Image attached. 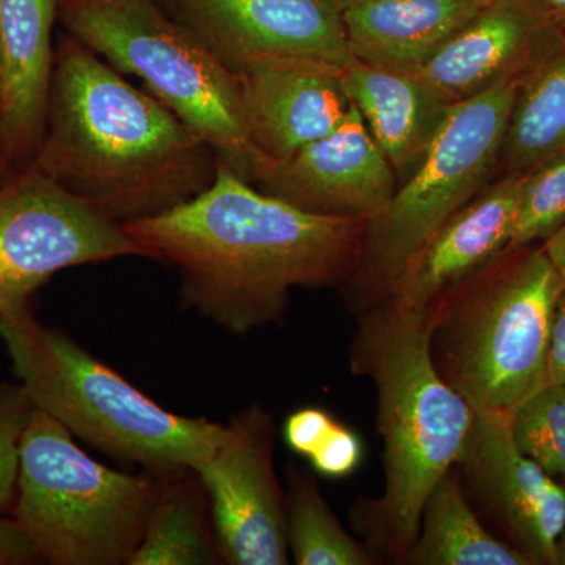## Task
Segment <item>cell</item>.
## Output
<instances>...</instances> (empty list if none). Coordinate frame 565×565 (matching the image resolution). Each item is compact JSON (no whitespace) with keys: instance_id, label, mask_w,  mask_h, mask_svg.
<instances>
[{"instance_id":"6da1fadb","label":"cell","mask_w":565,"mask_h":565,"mask_svg":"<svg viewBox=\"0 0 565 565\" xmlns=\"http://www.w3.org/2000/svg\"><path fill=\"white\" fill-rule=\"evenodd\" d=\"M366 223L294 206L218 159L206 191L122 226L143 256L178 270L182 308L247 334L282 321L292 289L344 286Z\"/></svg>"},{"instance_id":"7a4b0ae2","label":"cell","mask_w":565,"mask_h":565,"mask_svg":"<svg viewBox=\"0 0 565 565\" xmlns=\"http://www.w3.org/2000/svg\"><path fill=\"white\" fill-rule=\"evenodd\" d=\"M217 163L211 145L150 92L73 36L58 44L35 169L126 225L195 199Z\"/></svg>"},{"instance_id":"3957f363","label":"cell","mask_w":565,"mask_h":565,"mask_svg":"<svg viewBox=\"0 0 565 565\" xmlns=\"http://www.w3.org/2000/svg\"><path fill=\"white\" fill-rule=\"evenodd\" d=\"M360 315L351 367L374 384L385 468L384 493L360 509V523L377 550L403 563L427 498L462 462L475 411L435 364L434 307L405 310L386 300Z\"/></svg>"},{"instance_id":"277c9868","label":"cell","mask_w":565,"mask_h":565,"mask_svg":"<svg viewBox=\"0 0 565 565\" xmlns=\"http://www.w3.org/2000/svg\"><path fill=\"white\" fill-rule=\"evenodd\" d=\"M0 338L33 407L76 438L158 478L195 471L225 424L167 411L29 305L0 313Z\"/></svg>"},{"instance_id":"5b68a950","label":"cell","mask_w":565,"mask_h":565,"mask_svg":"<svg viewBox=\"0 0 565 565\" xmlns=\"http://www.w3.org/2000/svg\"><path fill=\"white\" fill-rule=\"evenodd\" d=\"M564 286L542 244L527 245L501 253L434 305L435 364L475 411L511 418L548 384Z\"/></svg>"},{"instance_id":"8992f818","label":"cell","mask_w":565,"mask_h":565,"mask_svg":"<svg viewBox=\"0 0 565 565\" xmlns=\"http://www.w3.org/2000/svg\"><path fill=\"white\" fill-rule=\"evenodd\" d=\"M35 408L22 435L14 522L36 555L57 565H129L161 497L163 478L96 462Z\"/></svg>"},{"instance_id":"52a82bcc","label":"cell","mask_w":565,"mask_h":565,"mask_svg":"<svg viewBox=\"0 0 565 565\" xmlns=\"http://www.w3.org/2000/svg\"><path fill=\"white\" fill-rule=\"evenodd\" d=\"M70 36L143 82L192 126L234 172L250 181L259 158L245 128L236 74L154 0H61Z\"/></svg>"},{"instance_id":"ba28073f","label":"cell","mask_w":565,"mask_h":565,"mask_svg":"<svg viewBox=\"0 0 565 565\" xmlns=\"http://www.w3.org/2000/svg\"><path fill=\"white\" fill-rule=\"evenodd\" d=\"M520 84L501 82L449 110L414 173L366 223L359 263L343 286L352 311L363 313L385 302L430 237L497 178L505 122Z\"/></svg>"},{"instance_id":"9c48e42d","label":"cell","mask_w":565,"mask_h":565,"mask_svg":"<svg viewBox=\"0 0 565 565\" xmlns=\"http://www.w3.org/2000/svg\"><path fill=\"white\" fill-rule=\"evenodd\" d=\"M143 256L121 223L32 166L0 188V313L29 305L55 274Z\"/></svg>"},{"instance_id":"30bf717a","label":"cell","mask_w":565,"mask_h":565,"mask_svg":"<svg viewBox=\"0 0 565 565\" xmlns=\"http://www.w3.org/2000/svg\"><path fill=\"white\" fill-rule=\"evenodd\" d=\"M273 419L248 405L225 424L221 444L196 467L222 563H289L288 508L273 460Z\"/></svg>"},{"instance_id":"8fae6325","label":"cell","mask_w":565,"mask_h":565,"mask_svg":"<svg viewBox=\"0 0 565 565\" xmlns=\"http://www.w3.org/2000/svg\"><path fill=\"white\" fill-rule=\"evenodd\" d=\"M173 18L230 70L264 57L353 61L330 0H169Z\"/></svg>"},{"instance_id":"7c38bea8","label":"cell","mask_w":565,"mask_h":565,"mask_svg":"<svg viewBox=\"0 0 565 565\" xmlns=\"http://www.w3.org/2000/svg\"><path fill=\"white\" fill-rule=\"evenodd\" d=\"M564 39L545 0H487L416 74L456 106L501 82L525 81Z\"/></svg>"},{"instance_id":"4fadbf2b","label":"cell","mask_w":565,"mask_h":565,"mask_svg":"<svg viewBox=\"0 0 565 565\" xmlns=\"http://www.w3.org/2000/svg\"><path fill=\"white\" fill-rule=\"evenodd\" d=\"M250 182L305 211L367 222L397 189L388 159L353 104L332 132L288 159L263 163Z\"/></svg>"},{"instance_id":"5bb4252c","label":"cell","mask_w":565,"mask_h":565,"mask_svg":"<svg viewBox=\"0 0 565 565\" xmlns=\"http://www.w3.org/2000/svg\"><path fill=\"white\" fill-rule=\"evenodd\" d=\"M341 68L319 58L286 55L256 58L234 70L259 167L288 159L343 122L352 103Z\"/></svg>"},{"instance_id":"9a60e30c","label":"cell","mask_w":565,"mask_h":565,"mask_svg":"<svg viewBox=\"0 0 565 565\" xmlns=\"http://www.w3.org/2000/svg\"><path fill=\"white\" fill-rule=\"evenodd\" d=\"M475 411V408H473ZM476 492L533 564L556 565L565 486L520 451L509 416L475 411L462 462Z\"/></svg>"},{"instance_id":"2e32d148","label":"cell","mask_w":565,"mask_h":565,"mask_svg":"<svg viewBox=\"0 0 565 565\" xmlns=\"http://www.w3.org/2000/svg\"><path fill=\"white\" fill-rule=\"evenodd\" d=\"M519 185L520 177L494 178L430 237L386 300L427 310L508 250Z\"/></svg>"},{"instance_id":"e0dca14e","label":"cell","mask_w":565,"mask_h":565,"mask_svg":"<svg viewBox=\"0 0 565 565\" xmlns=\"http://www.w3.org/2000/svg\"><path fill=\"white\" fill-rule=\"evenodd\" d=\"M61 0H0V122L10 154H35L54 71V22Z\"/></svg>"},{"instance_id":"ac0fdd59","label":"cell","mask_w":565,"mask_h":565,"mask_svg":"<svg viewBox=\"0 0 565 565\" xmlns=\"http://www.w3.org/2000/svg\"><path fill=\"white\" fill-rule=\"evenodd\" d=\"M341 81L399 185L423 161L452 106L411 71L353 58L341 68Z\"/></svg>"},{"instance_id":"d6986e66","label":"cell","mask_w":565,"mask_h":565,"mask_svg":"<svg viewBox=\"0 0 565 565\" xmlns=\"http://www.w3.org/2000/svg\"><path fill=\"white\" fill-rule=\"evenodd\" d=\"M487 0H366L343 13L356 61L416 73Z\"/></svg>"},{"instance_id":"ffe728a7","label":"cell","mask_w":565,"mask_h":565,"mask_svg":"<svg viewBox=\"0 0 565 565\" xmlns=\"http://www.w3.org/2000/svg\"><path fill=\"white\" fill-rule=\"evenodd\" d=\"M404 564L534 565L515 546L498 541L479 522L452 470L435 486L424 504L422 523Z\"/></svg>"},{"instance_id":"44dd1931","label":"cell","mask_w":565,"mask_h":565,"mask_svg":"<svg viewBox=\"0 0 565 565\" xmlns=\"http://www.w3.org/2000/svg\"><path fill=\"white\" fill-rule=\"evenodd\" d=\"M565 148V39L520 84L505 122L498 177H522Z\"/></svg>"},{"instance_id":"7402d4cb","label":"cell","mask_w":565,"mask_h":565,"mask_svg":"<svg viewBox=\"0 0 565 565\" xmlns=\"http://www.w3.org/2000/svg\"><path fill=\"white\" fill-rule=\"evenodd\" d=\"M210 501L195 471L163 478L139 548L129 565L221 564Z\"/></svg>"},{"instance_id":"603a6c76","label":"cell","mask_w":565,"mask_h":565,"mask_svg":"<svg viewBox=\"0 0 565 565\" xmlns=\"http://www.w3.org/2000/svg\"><path fill=\"white\" fill-rule=\"evenodd\" d=\"M288 545L299 565H373L377 557L341 526L323 500L313 476L292 467L289 473Z\"/></svg>"},{"instance_id":"cb8c5ba5","label":"cell","mask_w":565,"mask_h":565,"mask_svg":"<svg viewBox=\"0 0 565 565\" xmlns=\"http://www.w3.org/2000/svg\"><path fill=\"white\" fill-rule=\"evenodd\" d=\"M565 223V148L520 177L512 248L544 244Z\"/></svg>"},{"instance_id":"d4e9b609","label":"cell","mask_w":565,"mask_h":565,"mask_svg":"<svg viewBox=\"0 0 565 565\" xmlns=\"http://www.w3.org/2000/svg\"><path fill=\"white\" fill-rule=\"evenodd\" d=\"M509 423L520 451L565 482V385L548 382L516 408Z\"/></svg>"},{"instance_id":"484cf974","label":"cell","mask_w":565,"mask_h":565,"mask_svg":"<svg viewBox=\"0 0 565 565\" xmlns=\"http://www.w3.org/2000/svg\"><path fill=\"white\" fill-rule=\"evenodd\" d=\"M35 411L22 386L0 390V512L14 503L22 435Z\"/></svg>"},{"instance_id":"4316f807","label":"cell","mask_w":565,"mask_h":565,"mask_svg":"<svg viewBox=\"0 0 565 565\" xmlns=\"http://www.w3.org/2000/svg\"><path fill=\"white\" fill-rule=\"evenodd\" d=\"M363 459L359 435L337 422L321 445L308 457L316 473L340 479L352 475Z\"/></svg>"},{"instance_id":"83f0119b","label":"cell","mask_w":565,"mask_h":565,"mask_svg":"<svg viewBox=\"0 0 565 565\" xmlns=\"http://www.w3.org/2000/svg\"><path fill=\"white\" fill-rule=\"evenodd\" d=\"M337 424L329 412L318 407L300 408L286 418L282 435H285L286 445L292 449L296 455L308 459L316 448L322 444L327 434L332 430Z\"/></svg>"},{"instance_id":"f1b7e54d","label":"cell","mask_w":565,"mask_h":565,"mask_svg":"<svg viewBox=\"0 0 565 565\" xmlns=\"http://www.w3.org/2000/svg\"><path fill=\"white\" fill-rule=\"evenodd\" d=\"M31 539L14 520L0 519V564H20L36 559Z\"/></svg>"},{"instance_id":"f546056e","label":"cell","mask_w":565,"mask_h":565,"mask_svg":"<svg viewBox=\"0 0 565 565\" xmlns=\"http://www.w3.org/2000/svg\"><path fill=\"white\" fill-rule=\"evenodd\" d=\"M548 382L565 385V286L553 316L548 353Z\"/></svg>"},{"instance_id":"4dcf8cb0","label":"cell","mask_w":565,"mask_h":565,"mask_svg":"<svg viewBox=\"0 0 565 565\" xmlns=\"http://www.w3.org/2000/svg\"><path fill=\"white\" fill-rule=\"evenodd\" d=\"M546 255L555 264L557 273L563 277L565 285V223L550 239L542 244Z\"/></svg>"},{"instance_id":"1f68e13d","label":"cell","mask_w":565,"mask_h":565,"mask_svg":"<svg viewBox=\"0 0 565 565\" xmlns=\"http://www.w3.org/2000/svg\"><path fill=\"white\" fill-rule=\"evenodd\" d=\"M545 3L565 31V0H545Z\"/></svg>"},{"instance_id":"d6a6232c","label":"cell","mask_w":565,"mask_h":565,"mask_svg":"<svg viewBox=\"0 0 565 565\" xmlns=\"http://www.w3.org/2000/svg\"><path fill=\"white\" fill-rule=\"evenodd\" d=\"M556 565H565V523L556 542Z\"/></svg>"},{"instance_id":"836d02e7","label":"cell","mask_w":565,"mask_h":565,"mask_svg":"<svg viewBox=\"0 0 565 565\" xmlns=\"http://www.w3.org/2000/svg\"><path fill=\"white\" fill-rule=\"evenodd\" d=\"M338 10L344 11L352 9V7L359 6V3L366 2V0H330Z\"/></svg>"},{"instance_id":"e575fe53","label":"cell","mask_w":565,"mask_h":565,"mask_svg":"<svg viewBox=\"0 0 565 565\" xmlns=\"http://www.w3.org/2000/svg\"><path fill=\"white\" fill-rule=\"evenodd\" d=\"M3 154H10L9 148H7L6 139H3L2 122H0V161H2Z\"/></svg>"},{"instance_id":"d590c367","label":"cell","mask_w":565,"mask_h":565,"mask_svg":"<svg viewBox=\"0 0 565 565\" xmlns=\"http://www.w3.org/2000/svg\"><path fill=\"white\" fill-rule=\"evenodd\" d=\"M0 98H2V54H0Z\"/></svg>"}]
</instances>
